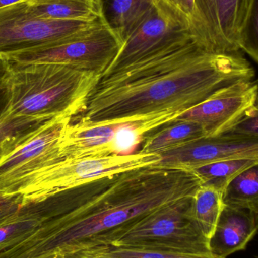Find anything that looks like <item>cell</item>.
<instances>
[{
    "mask_svg": "<svg viewBox=\"0 0 258 258\" xmlns=\"http://www.w3.org/2000/svg\"><path fill=\"white\" fill-rule=\"evenodd\" d=\"M258 105V81L242 80L217 91L174 121H190L203 126L206 137L231 131Z\"/></svg>",
    "mask_w": 258,
    "mask_h": 258,
    "instance_id": "11",
    "label": "cell"
},
{
    "mask_svg": "<svg viewBox=\"0 0 258 258\" xmlns=\"http://www.w3.org/2000/svg\"><path fill=\"white\" fill-rule=\"evenodd\" d=\"M224 192L202 184L192 197L191 216L207 239H210L224 209Z\"/></svg>",
    "mask_w": 258,
    "mask_h": 258,
    "instance_id": "17",
    "label": "cell"
},
{
    "mask_svg": "<svg viewBox=\"0 0 258 258\" xmlns=\"http://www.w3.org/2000/svg\"><path fill=\"white\" fill-rule=\"evenodd\" d=\"M9 105V90L7 85L0 88V147L6 150L5 153L10 151L45 123L8 120L6 114Z\"/></svg>",
    "mask_w": 258,
    "mask_h": 258,
    "instance_id": "20",
    "label": "cell"
},
{
    "mask_svg": "<svg viewBox=\"0 0 258 258\" xmlns=\"http://www.w3.org/2000/svg\"><path fill=\"white\" fill-rule=\"evenodd\" d=\"M190 36L194 37L190 23L186 17L165 0H154L153 7L129 33L120 51L103 74L128 66Z\"/></svg>",
    "mask_w": 258,
    "mask_h": 258,
    "instance_id": "9",
    "label": "cell"
},
{
    "mask_svg": "<svg viewBox=\"0 0 258 258\" xmlns=\"http://www.w3.org/2000/svg\"><path fill=\"white\" fill-rule=\"evenodd\" d=\"M221 258L209 254H183L159 250L142 249L129 247L106 245L83 251L70 258Z\"/></svg>",
    "mask_w": 258,
    "mask_h": 258,
    "instance_id": "21",
    "label": "cell"
},
{
    "mask_svg": "<svg viewBox=\"0 0 258 258\" xmlns=\"http://www.w3.org/2000/svg\"><path fill=\"white\" fill-rule=\"evenodd\" d=\"M192 197L146 215L111 245L183 254L211 253L209 239L191 216Z\"/></svg>",
    "mask_w": 258,
    "mask_h": 258,
    "instance_id": "4",
    "label": "cell"
},
{
    "mask_svg": "<svg viewBox=\"0 0 258 258\" xmlns=\"http://www.w3.org/2000/svg\"><path fill=\"white\" fill-rule=\"evenodd\" d=\"M106 21L125 41L153 7L154 0H101Z\"/></svg>",
    "mask_w": 258,
    "mask_h": 258,
    "instance_id": "16",
    "label": "cell"
},
{
    "mask_svg": "<svg viewBox=\"0 0 258 258\" xmlns=\"http://www.w3.org/2000/svg\"><path fill=\"white\" fill-rule=\"evenodd\" d=\"M251 63L238 52L208 51L192 36L110 74L88 97L82 120L118 123L165 113L183 114L217 91L253 80Z\"/></svg>",
    "mask_w": 258,
    "mask_h": 258,
    "instance_id": "2",
    "label": "cell"
},
{
    "mask_svg": "<svg viewBox=\"0 0 258 258\" xmlns=\"http://www.w3.org/2000/svg\"><path fill=\"white\" fill-rule=\"evenodd\" d=\"M190 170L144 167L44 197L49 221L0 258H70L112 245L151 212L194 197Z\"/></svg>",
    "mask_w": 258,
    "mask_h": 258,
    "instance_id": "1",
    "label": "cell"
},
{
    "mask_svg": "<svg viewBox=\"0 0 258 258\" xmlns=\"http://www.w3.org/2000/svg\"><path fill=\"white\" fill-rule=\"evenodd\" d=\"M122 45L120 36L104 18L57 43L18 53L6 59L17 63H60L102 76Z\"/></svg>",
    "mask_w": 258,
    "mask_h": 258,
    "instance_id": "6",
    "label": "cell"
},
{
    "mask_svg": "<svg viewBox=\"0 0 258 258\" xmlns=\"http://www.w3.org/2000/svg\"><path fill=\"white\" fill-rule=\"evenodd\" d=\"M98 21L40 18L32 13L26 0L3 8L0 9V57L6 59L18 53L57 43Z\"/></svg>",
    "mask_w": 258,
    "mask_h": 258,
    "instance_id": "8",
    "label": "cell"
},
{
    "mask_svg": "<svg viewBox=\"0 0 258 258\" xmlns=\"http://www.w3.org/2000/svg\"><path fill=\"white\" fill-rule=\"evenodd\" d=\"M171 6L177 9L183 16L187 18L192 27L194 33V9L195 0H165Z\"/></svg>",
    "mask_w": 258,
    "mask_h": 258,
    "instance_id": "25",
    "label": "cell"
},
{
    "mask_svg": "<svg viewBox=\"0 0 258 258\" xmlns=\"http://www.w3.org/2000/svg\"><path fill=\"white\" fill-rule=\"evenodd\" d=\"M57 258H59V257H57Z\"/></svg>",
    "mask_w": 258,
    "mask_h": 258,
    "instance_id": "30",
    "label": "cell"
},
{
    "mask_svg": "<svg viewBox=\"0 0 258 258\" xmlns=\"http://www.w3.org/2000/svg\"><path fill=\"white\" fill-rule=\"evenodd\" d=\"M10 70V61L7 59L0 57V88L7 86Z\"/></svg>",
    "mask_w": 258,
    "mask_h": 258,
    "instance_id": "26",
    "label": "cell"
},
{
    "mask_svg": "<svg viewBox=\"0 0 258 258\" xmlns=\"http://www.w3.org/2000/svg\"><path fill=\"white\" fill-rule=\"evenodd\" d=\"M253 0H195L194 35L214 53L238 52L239 36Z\"/></svg>",
    "mask_w": 258,
    "mask_h": 258,
    "instance_id": "10",
    "label": "cell"
},
{
    "mask_svg": "<svg viewBox=\"0 0 258 258\" xmlns=\"http://www.w3.org/2000/svg\"><path fill=\"white\" fill-rule=\"evenodd\" d=\"M206 137L203 126L190 121H173L165 128L143 139L140 151L161 155Z\"/></svg>",
    "mask_w": 258,
    "mask_h": 258,
    "instance_id": "15",
    "label": "cell"
},
{
    "mask_svg": "<svg viewBox=\"0 0 258 258\" xmlns=\"http://www.w3.org/2000/svg\"><path fill=\"white\" fill-rule=\"evenodd\" d=\"M239 50L258 63V0H253L239 36Z\"/></svg>",
    "mask_w": 258,
    "mask_h": 258,
    "instance_id": "22",
    "label": "cell"
},
{
    "mask_svg": "<svg viewBox=\"0 0 258 258\" xmlns=\"http://www.w3.org/2000/svg\"><path fill=\"white\" fill-rule=\"evenodd\" d=\"M258 233V214L224 206L215 231L209 239L211 253L227 258L243 251Z\"/></svg>",
    "mask_w": 258,
    "mask_h": 258,
    "instance_id": "13",
    "label": "cell"
},
{
    "mask_svg": "<svg viewBox=\"0 0 258 258\" xmlns=\"http://www.w3.org/2000/svg\"><path fill=\"white\" fill-rule=\"evenodd\" d=\"M160 156L156 165L186 170L220 161L258 159V137L232 132L204 137Z\"/></svg>",
    "mask_w": 258,
    "mask_h": 258,
    "instance_id": "12",
    "label": "cell"
},
{
    "mask_svg": "<svg viewBox=\"0 0 258 258\" xmlns=\"http://www.w3.org/2000/svg\"><path fill=\"white\" fill-rule=\"evenodd\" d=\"M258 159L220 161L192 168L202 184L214 186L224 192L229 183L244 170L257 163Z\"/></svg>",
    "mask_w": 258,
    "mask_h": 258,
    "instance_id": "19",
    "label": "cell"
},
{
    "mask_svg": "<svg viewBox=\"0 0 258 258\" xmlns=\"http://www.w3.org/2000/svg\"><path fill=\"white\" fill-rule=\"evenodd\" d=\"M22 1H25V0H0V9L16 4V3Z\"/></svg>",
    "mask_w": 258,
    "mask_h": 258,
    "instance_id": "27",
    "label": "cell"
},
{
    "mask_svg": "<svg viewBox=\"0 0 258 258\" xmlns=\"http://www.w3.org/2000/svg\"><path fill=\"white\" fill-rule=\"evenodd\" d=\"M224 206L258 214V162L236 176L224 192Z\"/></svg>",
    "mask_w": 258,
    "mask_h": 258,
    "instance_id": "18",
    "label": "cell"
},
{
    "mask_svg": "<svg viewBox=\"0 0 258 258\" xmlns=\"http://www.w3.org/2000/svg\"><path fill=\"white\" fill-rule=\"evenodd\" d=\"M229 132L258 137V105Z\"/></svg>",
    "mask_w": 258,
    "mask_h": 258,
    "instance_id": "24",
    "label": "cell"
},
{
    "mask_svg": "<svg viewBox=\"0 0 258 258\" xmlns=\"http://www.w3.org/2000/svg\"><path fill=\"white\" fill-rule=\"evenodd\" d=\"M5 152H6V150H5L4 148H3V147H0V157H1L2 155H3Z\"/></svg>",
    "mask_w": 258,
    "mask_h": 258,
    "instance_id": "28",
    "label": "cell"
},
{
    "mask_svg": "<svg viewBox=\"0 0 258 258\" xmlns=\"http://www.w3.org/2000/svg\"><path fill=\"white\" fill-rule=\"evenodd\" d=\"M160 158L159 154L139 151L103 157L61 159L32 176L15 194H22L27 200H35L119 173L156 165Z\"/></svg>",
    "mask_w": 258,
    "mask_h": 258,
    "instance_id": "5",
    "label": "cell"
},
{
    "mask_svg": "<svg viewBox=\"0 0 258 258\" xmlns=\"http://www.w3.org/2000/svg\"><path fill=\"white\" fill-rule=\"evenodd\" d=\"M25 203L21 194H0V226L16 217Z\"/></svg>",
    "mask_w": 258,
    "mask_h": 258,
    "instance_id": "23",
    "label": "cell"
},
{
    "mask_svg": "<svg viewBox=\"0 0 258 258\" xmlns=\"http://www.w3.org/2000/svg\"><path fill=\"white\" fill-rule=\"evenodd\" d=\"M36 16L61 21H95L104 18L101 0H26Z\"/></svg>",
    "mask_w": 258,
    "mask_h": 258,
    "instance_id": "14",
    "label": "cell"
},
{
    "mask_svg": "<svg viewBox=\"0 0 258 258\" xmlns=\"http://www.w3.org/2000/svg\"><path fill=\"white\" fill-rule=\"evenodd\" d=\"M75 258H89V257H75Z\"/></svg>",
    "mask_w": 258,
    "mask_h": 258,
    "instance_id": "29",
    "label": "cell"
},
{
    "mask_svg": "<svg viewBox=\"0 0 258 258\" xmlns=\"http://www.w3.org/2000/svg\"><path fill=\"white\" fill-rule=\"evenodd\" d=\"M73 117L59 116L45 122L0 157V194H15L26 180L61 160L60 144Z\"/></svg>",
    "mask_w": 258,
    "mask_h": 258,
    "instance_id": "7",
    "label": "cell"
},
{
    "mask_svg": "<svg viewBox=\"0 0 258 258\" xmlns=\"http://www.w3.org/2000/svg\"><path fill=\"white\" fill-rule=\"evenodd\" d=\"M10 63L8 120L45 122L62 116L74 118L81 113L101 77L60 63Z\"/></svg>",
    "mask_w": 258,
    "mask_h": 258,
    "instance_id": "3",
    "label": "cell"
}]
</instances>
